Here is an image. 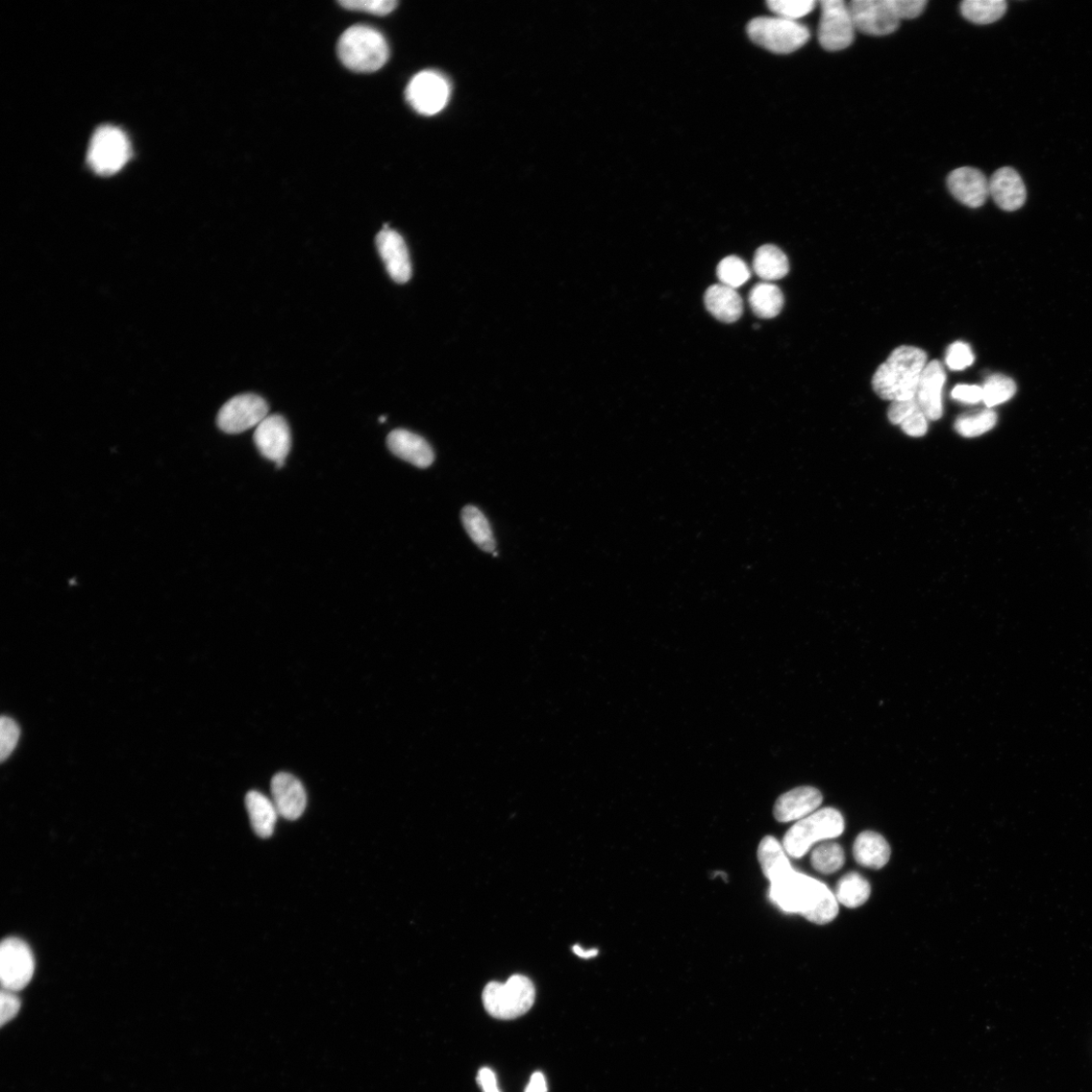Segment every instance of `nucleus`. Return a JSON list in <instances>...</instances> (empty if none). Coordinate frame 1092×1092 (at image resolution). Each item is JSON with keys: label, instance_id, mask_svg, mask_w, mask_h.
<instances>
[{"label": "nucleus", "instance_id": "nucleus-34", "mask_svg": "<svg viewBox=\"0 0 1092 1092\" xmlns=\"http://www.w3.org/2000/svg\"><path fill=\"white\" fill-rule=\"evenodd\" d=\"M767 6L776 17L799 21L816 7L814 0H768Z\"/></svg>", "mask_w": 1092, "mask_h": 1092}, {"label": "nucleus", "instance_id": "nucleus-8", "mask_svg": "<svg viewBox=\"0 0 1092 1092\" xmlns=\"http://www.w3.org/2000/svg\"><path fill=\"white\" fill-rule=\"evenodd\" d=\"M818 40L827 51L836 52L852 45L855 23L850 7L842 0H823Z\"/></svg>", "mask_w": 1092, "mask_h": 1092}, {"label": "nucleus", "instance_id": "nucleus-25", "mask_svg": "<svg viewBox=\"0 0 1092 1092\" xmlns=\"http://www.w3.org/2000/svg\"><path fill=\"white\" fill-rule=\"evenodd\" d=\"M753 267L756 275L765 283H768L787 276L789 261L777 246L764 245L756 252Z\"/></svg>", "mask_w": 1092, "mask_h": 1092}, {"label": "nucleus", "instance_id": "nucleus-29", "mask_svg": "<svg viewBox=\"0 0 1092 1092\" xmlns=\"http://www.w3.org/2000/svg\"><path fill=\"white\" fill-rule=\"evenodd\" d=\"M1005 0H966L961 4L963 17L977 24H989L1000 20L1007 13Z\"/></svg>", "mask_w": 1092, "mask_h": 1092}, {"label": "nucleus", "instance_id": "nucleus-14", "mask_svg": "<svg viewBox=\"0 0 1092 1092\" xmlns=\"http://www.w3.org/2000/svg\"><path fill=\"white\" fill-rule=\"evenodd\" d=\"M376 244L392 280L398 284L409 282L412 277V264L403 237L392 229H383L377 235Z\"/></svg>", "mask_w": 1092, "mask_h": 1092}, {"label": "nucleus", "instance_id": "nucleus-16", "mask_svg": "<svg viewBox=\"0 0 1092 1092\" xmlns=\"http://www.w3.org/2000/svg\"><path fill=\"white\" fill-rule=\"evenodd\" d=\"M271 794L279 815L289 821H295L303 815L307 794L299 779L289 773L277 774L271 781Z\"/></svg>", "mask_w": 1092, "mask_h": 1092}, {"label": "nucleus", "instance_id": "nucleus-40", "mask_svg": "<svg viewBox=\"0 0 1092 1092\" xmlns=\"http://www.w3.org/2000/svg\"><path fill=\"white\" fill-rule=\"evenodd\" d=\"M892 3L901 19L920 17L928 5L927 0H892Z\"/></svg>", "mask_w": 1092, "mask_h": 1092}, {"label": "nucleus", "instance_id": "nucleus-2", "mask_svg": "<svg viewBox=\"0 0 1092 1092\" xmlns=\"http://www.w3.org/2000/svg\"><path fill=\"white\" fill-rule=\"evenodd\" d=\"M927 359V354L916 347H899L876 370L872 381L875 392L892 402L914 399Z\"/></svg>", "mask_w": 1092, "mask_h": 1092}, {"label": "nucleus", "instance_id": "nucleus-30", "mask_svg": "<svg viewBox=\"0 0 1092 1092\" xmlns=\"http://www.w3.org/2000/svg\"><path fill=\"white\" fill-rule=\"evenodd\" d=\"M811 865L815 870L822 874H833L840 870L845 865V853L836 842H824L813 850Z\"/></svg>", "mask_w": 1092, "mask_h": 1092}, {"label": "nucleus", "instance_id": "nucleus-26", "mask_svg": "<svg viewBox=\"0 0 1092 1092\" xmlns=\"http://www.w3.org/2000/svg\"><path fill=\"white\" fill-rule=\"evenodd\" d=\"M753 312L760 318L771 319L780 314L784 306L781 290L770 283H761L753 288L749 296Z\"/></svg>", "mask_w": 1092, "mask_h": 1092}, {"label": "nucleus", "instance_id": "nucleus-42", "mask_svg": "<svg viewBox=\"0 0 1092 1092\" xmlns=\"http://www.w3.org/2000/svg\"><path fill=\"white\" fill-rule=\"evenodd\" d=\"M952 398L966 404H976L983 400L982 387L958 385L952 391Z\"/></svg>", "mask_w": 1092, "mask_h": 1092}, {"label": "nucleus", "instance_id": "nucleus-5", "mask_svg": "<svg viewBox=\"0 0 1092 1092\" xmlns=\"http://www.w3.org/2000/svg\"><path fill=\"white\" fill-rule=\"evenodd\" d=\"M535 987L524 975H513L507 982H490L483 992L486 1010L495 1019L514 1020L533 1007Z\"/></svg>", "mask_w": 1092, "mask_h": 1092}, {"label": "nucleus", "instance_id": "nucleus-19", "mask_svg": "<svg viewBox=\"0 0 1092 1092\" xmlns=\"http://www.w3.org/2000/svg\"><path fill=\"white\" fill-rule=\"evenodd\" d=\"M945 382V369L939 361L933 360L926 365L918 383L915 400L930 420H938L942 415L941 392Z\"/></svg>", "mask_w": 1092, "mask_h": 1092}, {"label": "nucleus", "instance_id": "nucleus-36", "mask_svg": "<svg viewBox=\"0 0 1092 1092\" xmlns=\"http://www.w3.org/2000/svg\"><path fill=\"white\" fill-rule=\"evenodd\" d=\"M20 730L11 717L4 716L0 721V759L5 762L15 751Z\"/></svg>", "mask_w": 1092, "mask_h": 1092}, {"label": "nucleus", "instance_id": "nucleus-22", "mask_svg": "<svg viewBox=\"0 0 1092 1092\" xmlns=\"http://www.w3.org/2000/svg\"><path fill=\"white\" fill-rule=\"evenodd\" d=\"M853 854L856 862L861 866L879 870L889 862L891 850L884 836L867 831L857 836Z\"/></svg>", "mask_w": 1092, "mask_h": 1092}, {"label": "nucleus", "instance_id": "nucleus-27", "mask_svg": "<svg viewBox=\"0 0 1092 1092\" xmlns=\"http://www.w3.org/2000/svg\"><path fill=\"white\" fill-rule=\"evenodd\" d=\"M464 529L479 548L486 553H495V541L491 526L483 512L475 506H466L461 512Z\"/></svg>", "mask_w": 1092, "mask_h": 1092}, {"label": "nucleus", "instance_id": "nucleus-35", "mask_svg": "<svg viewBox=\"0 0 1092 1092\" xmlns=\"http://www.w3.org/2000/svg\"><path fill=\"white\" fill-rule=\"evenodd\" d=\"M338 4L346 10L377 16L389 15L398 6L394 0H342Z\"/></svg>", "mask_w": 1092, "mask_h": 1092}, {"label": "nucleus", "instance_id": "nucleus-12", "mask_svg": "<svg viewBox=\"0 0 1092 1092\" xmlns=\"http://www.w3.org/2000/svg\"><path fill=\"white\" fill-rule=\"evenodd\" d=\"M855 28L869 36H887L895 33L902 19L892 0H854L850 5Z\"/></svg>", "mask_w": 1092, "mask_h": 1092}, {"label": "nucleus", "instance_id": "nucleus-9", "mask_svg": "<svg viewBox=\"0 0 1092 1092\" xmlns=\"http://www.w3.org/2000/svg\"><path fill=\"white\" fill-rule=\"evenodd\" d=\"M35 973V958L26 941L8 938L0 946V979L4 989L13 992L26 987Z\"/></svg>", "mask_w": 1092, "mask_h": 1092}, {"label": "nucleus", "instance_id": "nucleus-45", "mask_svg": "<svg viewBox=\"0 0 1092 1092\" xmlns=\"http://www.w3.org/2000/svg\"><path fill=\"white\" fill-rule=\"evenodd\" d=\"M573 951L578 957L583 958V959H591V958L598 955L597 949H592V950L587 951V950H584L579 945L574 946Z\"/></svg>", "mask_w": 1092, "mask_h": 1092}, {"label": "nucleus", "instance_id": "nucleus-31", "mask_svg": "<svg viewBox=\"0 0 1092 1092\" xmlns=\"http://www.w3.org/2000/svg\"><path fill=\"white\" fill-rule=\"evenodd\" d=\"M998 416L990 409L971 415L960 416L955 425L956 431L964 437L982 435L997 426Z\"/></svg>", "mask_w": 1092, "mask_h": 1092}, {"label": "nucleus", "instance_id": "nucleus-20", "mask_svg": "<svg viewBox=\"0 0 1092 1092\" xmlns=\"http://www.w3.org/2000/svg\"><path fill=\"white\" fill-rule=\"evenodd\" d=\"M390 451L399 459L420 468H427L434 461V452L424 438L405 429H396L388 436Z\"/></svg>", "mask_w": 1092, "mask_h": 1092}, {"label": "nucleus", "instance_id": "nucleus-17", "mask_svg": "<svg viewBox=\"0 0 1092 1092\" xmlns=\"http://www.w3.org/2000/svg\"><path fill=\"white\" fill-rule=\"evenodd\" d=\"M989 195L1004 211L1014 212L1027 201V188L1019 173L1011 167L997 170L989 180Z\"/></svg>", "mask_w": 1092, "mask_h": 1092}, {"label": "nucleus", "instance_id": "nucleus-7", "mask_svg": "<svg viewBox=\"0 0 1092 1092\" xmlns=\"http://www.w3.org/2000/svg\"><path fill=\"white\" fill-rule=\"evenodd\" d=\"M131 145L125 133L114 126H103L93 134L87 160L99 176H112L131 157Z\"/></svg>", "mask_w": 1092, "mask_h": 1092}, {"label": "nucleus", "instance_id": "nucleus-4", "mask_svg": "<svg viewBox=\"0 0 1092 1092\" xmlns=\"http://www.w3.org/2000/svg\"><path fill=\"white\" fill-rule=\"evenodd\" d=\"M845 830V821L835 808L816 810L801 819L785 835L783 848L792 858H802L819 840L839 836Z\"/></svg>", "mask_w": 1092, "mask_h": 1092}, {"label": "nucleus", "instance_id": "nucleus-23", "mask_svg": "<svg viewBox=\"0 0 1092 1092\" xmlns=\"http://www.w3.org/2000/svg\"><path fill=\"white\" fill-rule=\"evenodd\" d=\"M758 859L764 875L771 884L781 881L794 871L784 848L771 836H767L761 840Z\"/></svg>", "mask_w": 1092, "mask_h": 1092}, {"label": "nucleus", "instance_id": "nucleus-32", "mask_svg": "<svg viewBox=\"0 0 1092 1092\" xmlns=\"http://www.w3.org/2000/svg\"><path fill=\"white\" fill-rule=\"evenodd\" d=\"M983 402L987 408H992L1009 401L1016 392L1014 382L1003 375L989 377L984 386Z\"/></svg>", "mask_w": 1092, "mask_h": 1092}, {"label": "nucleus", "instance_id": "nucleus-13", "mask_svg": "<svg viewBox=\"0 0 1092 1092\" xmlns=\"http://www.w3.org/2000/svg\"><path fill=\"white\" fill-rule=\"evenodd\" d=\"M255 442L265 459L275 461L277 467H283L291 445L290 430L286 419L281 415H268L256 427Z\"/></svg>", "mask_w": 1092, "mask_h": 1092}, {"label": "nucleus", "instance_id": "nucleus-1", "mask_svg": "<svg viewBox=\"0 0 1092 1092\" xmlns=\"http://www.w3.org/2000/svg\"><path fill=\"white\" fill-rule=\"evenodd\" d=\"M770 900L782 910L800 913L816 925L831 923L838 913L837 901L826 884L796 871L771 884Z\"/></svg>", "mask_w": 1092, "mask_h": 1092}, {"label": "nucleus", "instance_id": "nucleus-6", "mask_svg": "<svg viewBox=\"0 0 1092 1092\" xmlns=\"http://www.w3.org/2000/svg\"><path fill=\"white\" fill-rule=\"evenodd\" d=\"M750 39L776 54L798 51L810 39V31L800 21L779 17H760L748 23Z\"/></svg>", "mask_w": 1092, "mask_h": 1092}, {"label": "nucleus", "instance_id": "nucleus-24", "mask_svg": "<svg viewBox=\"0 0 1092 1092\" xmlns=\"http://www.w3.org/2000/svg\"><path fill=\"white\" fill-rule=\"evenodd\" d=\"M245 805L255 833L261 838L270 837L275 832L279 816L275 803L262 793L251 791L247 793Z\"/></svg>", "mask_w": 1092, "mask_h": 1092}, {"label": "nucleus", "instance_id": "nucleus-33", "mask_svg": "<svg viewBox=\"0 0 1092 1092\" xmlns=\"http://www.w3.org/2000/svg\"><path fill=\"white\" fill-rule=\"evenodd\" d=\"M717 277L722 285L736 290L751 278V270L742 259L729 256L717 266Z\"/></svg>", "mask_w": 1092, "mask_h": 1092}, {"label": "nucleus", "instance_id": "nucleus-39", "mask_svg": "<svg viewBox=\"0 0 1092 1092\" xmlns=\"http://www.w3.org/2000/svg\"><path fill=\"white\" fill-rule=\"evenodd\" d=\"M901 427L907 435L921 437L928 431V418L921 409H918L908 416Z\"/></svg>", "mask_w": 1092, "mask_h": 1092}, {"label": "nucleus", "instance_id": "nucleus-28", "mask_svg": "<svg viewBox=\"0 0 1092 1092\" xmlns=\"http://www.w3.org/2000/svg\"><path fill=\"white\" fill-rule=\"evenodd\" d=\"M870 884L857 872L842 876L836 887V901L849 908L863 905L870 898Z\"/></svg>", "mask_w": 1092, "mask_h": 1092}, {"label": "nucleus", "instance_id": "nucleus-38", "mask_svg": "<svg viewBox=\"0 0 1092 1092\" xmlns=\"http://www.w3.org/2000/svg\"><path fill=\"white\" fill-rule=\"evenodd\" d=\"M19 1008L20 1001L15 995V992L4 989L2 999H0V1023H2V1026L15 1019Z\"/></svg>", "mask_w": 1092, "mask_h": 1092}, {"label": "nucleus", "instance_id": "nucleus-10", "mask_svg": "<svg viewBox=\"0 0 1092 1092\" xmlns=\"http://www.w3.org/2000/svg\"><path fill=\"white\" fill-rule=\"evenodd\" d=\"M451 85L437 71L427 70L417 74L410 82L406 97L412 108L421 115L433 116L449 103Z\"/></svg>", "mask_w": 1092, "mask_h": 1092}, {"label": "nucleus", "instance_id": "nucleus-41", "mask_svg": "<svg viewBox=\"0 0 1092 1092\" xmlns=\"http://www.w3.org/2000/svg\"><path fill=\"white\" fill-rule=\"evenodd\" d=\"M920 409L914 399L908 401L892 402L888 410V418L893 425H902L903 422L912 413Z\"/></svg>", "mask_w": 1092, "mask_h": 1092}, {"label": "nucleus", "instance_id": "nucleus-11", "mask_svg": "<svg viewBox=\"0 0 1092 1092\" xmlns=\"http://www.w3.org/2000/svg\"><path fill=\"white\" fill-rule=\"evenodd\" d=\"M268 405L261 396L244 393L234 396L221 408L217 424L222 431L228 434L242 433L258 427L268 416Z\"/></svg>", "mask_w": 1092, "mask_h": 1092}, {"label": "nucleus", "instance_id": "nucleus-15", "mask_svg": "<svg viewBox=\"0 0 1092 1092\" xmlns=\"http://www.w3.org/2000/svg\"><path fill=\"white\" fill-rule=\"evenodd\" d=\"M948 188L957 201L973 209L982 207L989 196V181L973 167H960L952 171Z\"/></svg>", "mask_w": 1092, "mask_h": 1092}, {"label": "nucleus", "instance_id": "nucleus-46", "mask_svg": "<svg viewBox=\"0 0 1092 1092\" xmlns=\"http://www.w3.org/2000/svg\"><path fill=\"white\" fill-rule=\"evenodd\" d=\"M386 419H387L386 417H381V418H380V422H381V424H384V422L386 421Z\"/></svg>", "mask_w": 1092, "mask_h": 1092}, {"label": "nucleus", "instance_id": "nucleus-43", "mask_svg": "<svg viewBox=\"0 0 1092 1092\" xmlns=\"http://www.w3.org/2000/svg\"><path fill=\"white\" fill-rule=\"evenodd\" d=\"M478 1082L484 1092H501L495 1074L485 1067L479 1072Z\"/></svg>", "mask_w": 1092, "mask_h": 1092}, {"label": "nucleus", "instance_id": "nucleus-44", "mask_svg": "<svg viewBox=\"0 0 1092 1092\" xmlns=\"http://www.w3.org/2000/svg\"><path fill=\"white\" fill-rule=\"evenodd\" d=\"M526 1092H548V1085H546L545 1077L542 1074H534L529 1081Z\"/></svg>", "mask_w": 1092, "mask_h": 1092}, {"label": "nucleus", "instance_id": "nucleus-37", "mask_svg": "<svg viewBox=\"0 0 1092 1092\" xmlns=\"http://www.w3.org/2000/svg\"><path fill=\"white\" fill-rule=\"evenodd\" d=\"M974 358L971 346L958 341L949 347L946 362L951 370H963L972 366Z\"/></svg>", "mask_w": 1092, "mask_h": 1092}, {"label": "nucleus", "instance_id": "nucleus-3", "mask_svg": "<svg viewBox=\"0 0 1092 1092\" xmlns=\"http://www.w3.org/2000/svg\"><path fill=\"white\" fill-rule=\"evenodd\" d=\"M337 52L341 62L357 72H375L389 59V46L376 29L358 24L340 37Z\"/></svg>", "mask_w": 1092, "mask_h": 1092}, {"label": "nucleus", "instance_id": "nucleus-21", "mask_svg": "<svg viewBox=\"0 0 1092 1092\" xmlns=\"http://www.w3.org/2000/svg\"><path fill=\"white\" fill-rule=\"evenodd\" d=\"M704 302L709 313L724 323L736 322L743 312L742 300L736 290L722 284L706 290Z\"/></svg>", "mask_w": 1092, "mask_h": 1092}, {"label": "nucleus", "instance_id": "nucleus-18", "mask_svg": "<svg viewBox=\"0 0 1092 1092\" xmlns=\"http://www.w3.org/2000/svg\"><path fill=\"white\" fill-rule=\"evenodd\" d=\"M823 803V794L811 786L792 789L781 796L774 806V816L779 823L801 821L812 814Z\"/></svg>", "mask_w": 1092, "mask_h": 1092}]
</instances>
